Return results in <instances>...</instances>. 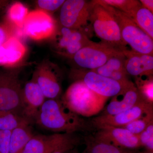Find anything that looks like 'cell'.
<instances>
[{
    "mask_svg": "<svg viewBox=\"0 0 153 153\" xmlns=\"http://www.w3.org/2000/svg\"><path fill=\"white\" fill-rule=\"evenodd\" d=\"M34 123L55 133H76L88 131L92 128L90 122L68 109L58 99L45 100Z\"/></svg>",
    "mask_w": 153,
    "mask_h": 153,
    "instance_id": "obj_1",
    "label": "cell"
},
{
    "mask_svg": "<svg viewBox=\"0 0 153 153\" xmlns=\"http://www.w3.org/2000/svg\"><path fill=\"white\" fill-rule=\"evenodd\" d=\"M108 99L95 93L82 81L76 80L68 88L61 101L76 114L90 117L103 109Z\"/></svg>",
    "mask_w": 153,
    "mask_h": 153,
    "instance_id": "obj_2",
    "label": "cell"
},
{
    "mask_svg": "<svg viewBox=\"0 0 153 153\" xmlns=\"http://www.w3.org/2000/svg\"><path fill=\"white\" fill-rule=\"evenodd\" d=\"M98 1L114 17L119 27L122 39L126 45L128 44L132 50L137 53L153 55V39L126 14L102 2L100 0Z\"/></svg>",
    "mask_w": 153,
    "mask_h": 153,
    "instance_id": "obj_3",
    "label": "cell"
},
{
    "mask_svg": "<svg viewBox=\"0 0 153 153\" xmlns=\"http://www.w3.org/2000/svg\"><path fill=\"white\" fill-rule=\"evenodd\" d=\"M90 20L96 36L102 41L123 50L126 45L118 25L112 14L97 1L90 2Z\"/></svg>",
    "mask_w": 153,
    "mask_h": 153,
    "instance_id": "obj_4",
    "label": "cell"
},
{
    "mask_svg": "<svg viewBox=\"0 0 153 153\" xmlns=\"http://www.w3.org/2000/svg\"><path fill=\"white\" fill-rule=\"evenodd\" d=\"M18 73L17 70L0 68V111H12L24 116L22 88Z\"/></svg>",
    "mask_w": 153,
    "mask_h": 153,
    "instance_id": "obj_5",
    "label": "cell"
},
{
    "mask_svg": "<svg viewBox=\"0 0 153 153\" xmlns=\"http://www.w3.org/2000/svg\"><path fill=\"white\" fill-rule=\"evenodd\" d=\"M123 54V50L106 42L91 41L71 58L80 68L93 70L111 57Z\"/></svg>",
    "mask_w": 153,
    "mask_h": 153,
    "instance_id": "obj_6",
    "label": "cell"
},
{
    "mask_svg": "<svg viewBox=\"0 0 153 153\" xmlns=\"http://www.w3.org/2000/svg\"><path fill=\"white\" fill-rule=\"evenodd\" d=\"M23 30L24 34L31 39L41 41L53 38L57 31V25L49 13L38 9L29 13Z\"/></svg>",
    "mask_w": 153,
    "mask_h": 153,
    "instance_id": "obj_7",
    "label": "cell"
},
{
    "mask_svg": "<svg viewBox=\"0 0 153 153\" xmlns=\"http://www.w3.org/2000/svg\"><path fill=\"white\" fill-rule=\"evenodd\" d=\"M153 104L142 100L125 111L114 115L102 114L92 119L90 123L96 129L104 126L122 128L130 123L153 113Z\"/></svg>",
    "mask_w": 153,
    "mask_h": 153,
    "instance_id": "obj_8",
    "label": "cell"
},
{
    "mask_svg": "<svg viewBox=\"0 0 153 153\" xmlns=\"http://www.w3.org/2000/svg\"><path fill=\"white\" fill-rule=\"evenodd\" d=\"M71 76L75 81H82L95 93L108 98L117 95L123 89L128 87H124L120 82L97 74L92 70H74L71 72Z\"/></svg>",
    "mask_w": 153,
    "mask_h": 153,
    "instance_id": "obj_9",
    "label": "cell"
},
{
    "mask_svg": "<svg viewBox=\"0 0 153 153\" xmlns=\"http://www.w3.org/2000/svg\"><path fill=\"white\" fill-rule=\"evenodd\" d=\"M90 3L83 0H66L60 8V21L63 27L81 30L90 16Z\"/></svg>",
    "mask_w": 153,
    "mask_h": 153,
    "instance_id": "obj_10",
    "label": "cell"
},
{
    "mask_svg": "<svg viewBox=\"0 0 153 153\" xmlns=\"http://www.w3.org/2000/svg\"><path fill=\"white\" fill-rule=\"evenodd\" d=\"M79 137L76 133L34 135L22 153H52Z\"/></svg>",
    "mask_w": 153,
    "mask_h": 153,
    "instance_id": "obj_11",
    "label": "cell"
},
{
    "mask_svg": "<svg viewBox=\"0 0 153 153\" xmlns=\"http://www.w3.org/2000/svg\"><path fill=\"white\" fill-rule=\"evenodd\" d=\"M33 80L41 88L45 98L57 99L61 93L59 75L52 63L44 61L36 68Z\"/></svg>",
    "mask_w": 153,
    "mask_h": 153,
    "instance_id": "obj_12",
    "label": "cell"
},
{
    "mask_svg": "<svg viewBox=\"0 0 153 153\" xmlns=\"http://www.w3.org/2000/svg\"><path fill=\"white\" fill-rule=\"evenodd\" d=\"M96 138L119 147L135 150L141 147L139 136L123 128L104 126L97 129Z\"/></svg>",
    "mask_w": 153,
    "mask_h": 153,
    "instance_id": "obj_13",
    "label": "cell"
},
{
    "mask_svg": "<svg viewBox=\"0 0 153 153\" xmlns=\"http://www.w3.org/2000/svg\"><path fill=\"white\" fill-rule=\"evenodd\" d=\"M23 114L32 124L45 101V96L36 81L32 79L22 88Z\"/></svg>",
    "mask_w": 153,
    "mask_h": 153,
    "instance_id": "obj_14",
    "label": "cell"
},
{
    "mask_svg": "<svg viewBox=\"0 0 153 153\" xmlns=\"http://www.w3.org/2000/svg\"><path fill=\"white\" fill-rule=\"evenodd\" d=\"M125 57V68L128 74L135 77L152 76L153 55L141 54L133 50H123Z\"/></svg>",
    "mask_w": 153,
    "mask_h": 153,
    "instance_id": "obj_15",
    "label": "cell"
},
{
    "mask_svg": "<svg viewBox=\"0 0 153 153\" xmlns=\"http://www.w3.org/2000/svg\"><path fill=\"white\" fill-rule=\"evenodd\" d=\"M142 100H144L134 84L124 89L112 99L102 114L114 115L125 111Z\"/></svg>",
    "mask_w": 153,
    "mask_h": 153,
    "instance_id": "obj_16",
    "label": "cell"
},
{
    "mask_svg": "<svg viewBox=\"0 0 153 153\" xmlns=\"http://www.w3.org/2000/svg\"><path fill=\"white\" fill-rule=\"evenodd\" d=\"M125 61L124 54L114 56L109 59L104 65L92 71L120 82L124 87H129L134 83L128 79L125 68Z\"/></svg>",
    "mask_w": 153,
    "mask_h": 153,
    "instance_id": "obj_17",
    "label": "cell"
},
{
    "mask_svg": "<svg viewBox=\"0 0 153 153\" xmlns=\"http://www.w3.org/2000/svg\"><path fill=\"white\" fill-rule=\"evenodd\" d=\"M27 48L16 36L11 37L0 48V66L8 68L20 63Z\"/></svg>",
    "mask_w": 153,
    "mask_h": 153,
    "instance_id": "obj_18",
    "label": "cell"
},
{
    "mask_svg": "<svg viewBox=\"0 0 153 153\" xmlns=\"http://www.w3.org/2000/svg\"><path fill=\"white\" fill-rule=\"evenodd\" d=\"M30 123H26L12 131L9 153H22L28 142L34 135Z\"/></svg>",
    "mask_w": 153,
    "mask_h": 153,
    "instance_id": "obj_19",
    "label": "cell"
},
{
    "mask_svg": "<svg viewBox=\"0 0 153 153\" xmlns=\"http://www.w3.org/2000/svg\"><path fill=\"white\" fill-rule=\"evenodd\" d=\"M85 149L83 153H135L134 150L119 147L96 138L94 136L84 137Z\"/></svg>",
    "mask_w": 153,
    "mask_h": 153,
    "instance_id": "obj_20",
    "label": "cell"
},
{
    "mask_svg": "<svg viewBox=\"0 0 153 153\" xmlns=\"http://www.w3.org/2000/svg\"><path fill=\"white\" fill-rule=\"evenodd\" d=\"M28 13L26 6L20 2H16L8 8L4 20L16 30H22Z\"/></svg>",
    "mask_w": 153,
    "mask_h": 153,
    "instance_id": "obj_21",
    "label": "cell"
},
{
    "mask_svg": "<svg viewBox=\"0 0 153 153\" xmlns=\"http://www.w3.org/2000/svg\"><path fill=\"white\" fill-rule=\"evenodd\" d=\"M137 26L153 39V14L142 4L128 16Z\"/></svg>",
    "mask_w": 153,
    "mask_h": 153,
    "instance_id": "obj_22",
    "label": "cell"
},
{
    "mask_svg": "<svg viewBox=\"0 0 153 153\" xmlns=\"http://www.w3.org/2000/svg\"><path fill=\"white\" fill-rule=\"evenodd\" d=\"M91 41L82 30L72 29L69 44L60 55L71 58Z\"/></svg>",
    "mask_w": 153,
    "mask_h": 153,
    "instance_id": "obj_23",
    "label": "cell"
},
{
    "mask_svg": "<svg viewBox=\"0 0 153 153\" xmlns=\"http://www.w3.org/2000/svg\"><path fill=\"white\" fill-rule=\"evenodd\" d=\"M26 123L31 124L22 114L12 111H0V130L12 131Z\"/></svg>",
    "mask_w": 153,
    "mask_h": 153,
    "instance_id": "obj_24",
    "label": "cell"
},
{
    "mask_svg": "<svg viewBox=\"0 0 153 153\" xmlns=\"http://www.w3.org/2000/svg\"><path fill=\"white\" fill-rule=\"evenodd\" d=\"M135 77L136 86L140 94L145 101L153 104V76Z\"/></svg>",
    "mask_w": 153,
    "mask_h": 153,
    "instance_id": "obj_25",
    "label": "cell"
},
{
    "mask_svg": "<svg viewBox=\"0 0 153 153\" xmlns=\"http://www.w3.org/2000/svg\"><path fill=\"white\" fill-rule=\"evenodd\" d=\"M102 2L111 6L123 12L128 16L131 14L137 7L140 5V1L137 0H100Z\"/></svg>",
    "mask_w": 153,
    "mask_h": 153,
    "instance_id": "obj_26",
    "label": "cell"
},
{
    "mask_svg": "<svg viewBox=\"0 0 153 153\" xmlns=\"http://www.w3.org/2000/svg\"><path fill=\"white\" fill-rule=\"evenodd\" d=\"M153 122V113L145 115L142 117L130 123L123 127L134 134L139 135L146 128L150 123Z\"/></svg>",
    "mask_w": 153,
    "mask_h": 153,
    "instance_id": "obj_27",
    "label": "cell"
},
{
    "mask_svg": "<svg viewBox=\"0 0 153 153\" xmlns=\"http://www.w3.org/2000/svg\"><path fill=\"white\" fill-rule=\"evenodd\" d=\"M139 136L141 146L145 147L149 152H153V122L148 126Z\"/></svg>",
    "mask_w": 153,
    "mask_h": 153,
    "instance_id": "obj_28",
    "label": "cell"
},
{
    "mask_svg": "<svg viewBox=\"0 0 153 153\" xmlns=\"http://www.w3.org/2000/svg\"><path fill=\"white\" fill-rule=\"evenodd\" d=\"M16 30L4 19L0 21V48L10 38L16 36Z\"/></svg>",
    "mask_w": 153,
    "mask_h": 153,
    "instance_id": "obj_29",
    "label": "cell"
},
{
    "mask_svg": "<svg viewBox=\"0 0 153 153\" xmlns=\"http://www.w3.org/2000/svg\"><path fill=\"white\" fill-rule=\"evenodd\" d=\"M65 0H38L36 5L38 9L48 13L53 12L61 8Z\"/></svg>",
    "mask_w": 153,
    "mask_h": 153,
    "instance_id": "obj_30",
    "label": "cell"
},
{
    "mask_svg": "<svg viewBox=\"0 0 153 153\" xmlns=\"http://www.w3.org/2000/svg\"><path fill=\"white\" fill-rule=\"evenodd\" d=\"M12 131L0 130V153H9Z\"/></svg>",
    "mask_w": 153,
    "mask_h": 153,
    "instance_id": "obj_31",
    "label": "cell"
},
{
    "mask_svg": "<svg viewBox=\"0 0 153 153\" xmlns=\"http://www.w3.org/2000/svg\"><path fill=\"white\" fill-rule=\"evenodd\" d=\"M140 2L143 7L153 13V1L152 0H140Z\"/></svg>",
    "mask_w": 153,
    "mask_h": 153,
    "instance_id": "obj_32",
    "label": "cell"
},
{
    "mask_svg": "<svg viewBox=\"0 0 153 153\" xmlns=\"http://www.w3.org/2000/svg\"><path fill=\"white\" fill-rule=\"evenodd\" d=\"M10 1L0 0V16L6 12L10 6Z\"/></svg>",
    "mask_w": 153,
    "mask_h": 153,
    "instance_id": "obj_33",
    "label": "cell"
},
{
    "mask_svg": "<svg viewBox=\"0 0 153 153\" xmlns=\"http://www.w3.org/2000/svg\"><path fill=\"white\" fill-rule=\"evenodd\" d=\"M145 153H153V152H149V151H148L147 152Z\"/></svg>",
    "mask_w": 153,
    "mask_h": 153,
    "instance_id": "obj_34",
    "label": "cell"
}]
</instances>
